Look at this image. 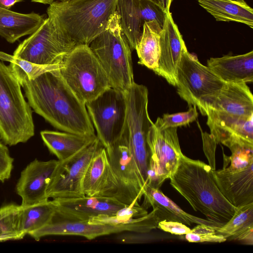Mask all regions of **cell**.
I'll return each mask as SVG.
<instances>
[{
	"label": "cell",
	"instance_id": "cell-2",
	"mask_svg": "<svg viewBox=\"0 0 253 253\" xmlns=\"http://www.w3.org/2000/svg\"><path fill=\"white\" fill-rule=\"evenodd\" d=\"M213 169L205 163L182 154L169 178L170 184L194 211L201 212L210 221L224 224L233 216L237 208L219 190Z\"/></svg>",
	"mask_w": 253,
	"mask_h": 253
},
{
	"label": "cell",
	"instance_id": "cell-14",
	"mask_svg": "<svg viewBox=\"0 0 253 253\" xmlns=\"http://www.w3.org/2000/svg\"><path fill=\"white\" fill-rule=\"evenodd\" d=\"M225 84L197 58L185 51L177 68L176 86L179 96L190 106L220 90Z\"/></svg>",
	"mask_w": 253,
	"mask_h": 253
},
{
	"label": "cell",
	"instance_id": "cell-40",
	"mask_svg": "<svg viewBox=\"0 0 253 253\" xmlns=\"http://www.w3.org/2000/svg\"><path fill=\"white\" fill-rule=\"evenodd\" d=\"M33 2L41 3L44 4H50L55 0H31Z\"/></svg>",
	"mask_w": 253,
	"mask_h": 253
},
{
	"label": "cell",
	"instance_id": "cell-3",
	"mask_svg": "<svg viewBox=\"0 0 253 253\" xmlns=\"http://www.w3.org/2000/svg\"><path fill=\"white\" fill-rule=\"evenodd\" d=\"M117 0H55L46 12L77 45H89L106 29L116 11Z\"/></svg>",
	"mask_w": 253,
	"mask_h": 253
},
{
	"label": "cell",
	"instance_id": "cell-20",
	"mask_svg": "<svg viewBox=\"0 0 253 253\" xmlns=\"http://www.w3.org/2000/svg\"><path fill=\"white\" fill-rule=\"evenodd\" d=\"M160 56L154 72L171 85L176 86L177 68L187 48L169 12L166 14L160 39Z\"/></svg>",
	"mask_w": 253,
	"mask_h": 253
},
{
	"label": "cell",
	"instance_id": "cell-24",
	"mask_svg": "<svg viewBox=\"0 0 253 253\" xmlns=\"http://www.w3.org/2000/svg\"><path fill=\"white\" fill-rule=\"evenodd\" d=\"M45 18L35 12L23 14L0 7V36L13 43L20 38L34 33Z\"/></svg>",
	"mask_w": 253,
	"mask_h": 253
},
{
	"label": "cell",
	"instance_id": "cell-38",
	"mask_svg": "<svg viewBox=\"0 0 253 253\" xmlns=\"http://www.w3.org/2000/svg\"><path fill=\"white\" fill-rule=\"evenodd\" d=\"M22 1L23 0H0V7L9 9L16 3Z\"/></svg>",
	"mask_w": 253,
	"mask_h": 253
},
{
	"label": "cell",
	"instance_id": "cell-26",
	"mask_svg": "<svg viewBox=\"0 0 253 253\" xmlns=\"http://www.w3.org/2000/svg\"><path fill=\"white\" fill-rule=\"evenodd\" d=\"M217 21H234L253 28V9L244 0H198Z\"/></svg>",
	"mask_w": 253,
	"mask_h": 253
},
{
	"label": "cell",
	"instance_id": "cell-34",
	"mask_svg": "<svg viewBox=\"0 0 253 253\" xmlns=\"http://www.w3.org/2000/svg\"><path fill=\"white\" fill-rule=\"evenodd\" d=\"M216 229L211 226L197 224L185 234V238L191 243H222L226 241L223 236L217 233Z\"/></svg>",
	"mask_w": 253,
	"mask_h": 253
},
{
	"label": "cell",
	"instance_id": "cell-19",
	"mask_svg": "<svg viewBox=\"0 0 253 253\" xmlns=\"http://www.w3.org/2000/svg\"><path fill=\"white\" fill-rule=\"evenodd\" d=\"M58 162L56 160L42 161L35 159L22 170L16 186V192L22 198V207L48 199L46 189Z\"/></svg>",
	"mask_w": 253,
	"mask_h": 253
},
{
	"label": "cell",
	"instance_id": "cell-41",
	"mask_svg": "<svg viewBox=\"0 0 253 253\" xmlns=\"http://www.w3.org/2000/svg\"></svg>",
	"mask_w": 253,
	"mask_h": 253
},
{
	"label": "cell",
	"instance_id": "cell-35",
	"mask_svg": "<svg viewBox=\"0 0 253 253\" xmlns=\"http://www.w3.org/2000/svg\"><path fill=\"white\" fill-rule=\"evenodd\" d=\"M13 159L10 156L8 148L0 142V181L9 179L13 169Z\"/></svg>",
	"mask_w": 253,
	"mask_h": 253
},
{
	"label": "cell",
	"instance_id": "cell-9",
	"mask_svg": "<svg viewBox=\"0 0 253 253\" xmlns=\"http://www.w3.org/2000/svg\"><path fill=\"white\" fill-rule=\"evenodd\" d=\"M126 101V127L129 147L146 181L150 160L147 136L153 122L148 112L147 88L135 82L125 92Z\"/></svg>",
	"mask_w": 253,
	"mask_h": 253
},
{
	"label": "cell",
	"instance_id": "cell-23",
	"mask_svg": "<svg viewBox=\"0 0 253 253\" xmlns=\"http://www.w3.org/2000/svg\"><path fill=\"white\" fill-rule=\"evenodd\" d=\"M207 66L226 83L253 81V51L237 55H224L208 60Z\"/></svg>",
	"mask_w": 253,
	"mask_h": 253
},
{
	"label": "cell",
	"instance_id": "cell-11",
	"mask_svg": "<svg viewBox=\"0 0 253 253\" xmlns=\"http://www.w3.org/2000/svg\"><path fill=\"white\" fill-rule=\"evenodd\" d=\"M97 137L107 149L123 134L126 124L125 92L110 87L85 104Z\"/></svg>",
	"mask_w": 253,
	"mask_h": 253
},
{
	"label": "cell",
	"instance_id": "cell-4",
	"mask_svg": "<svg viewBox=\"0 0 253 253\" xmlns=\"http://www.w3.org/2000/svg\"><path fill=\"white\" fill-rule=\"evenodd\" d=\"M207 116L213 138L238 127L253 116V96L246 83H226L217 92L202 98L197 106Z\"/></svg>",
	"mask_w": 253,
	"mask_h": 253
},
{
	"label": "cell",
	"instance_id": "cell-12",
	"mask_svg": "<svg viewBox=\"0 0 253 253\" xmlns=\"http://www.w3.org/2000/svg\"><path fill=\"white\" fill-rule=\"evenodd\" d=\"M147 143L150 157L146 184L159 189L174 172L183 154L177 127L162 129L153 123L148 134Z\"/></svg>",
	"mask_w": 253,
	"mask_h": 253
},
{
	"label": "cell",
	"instance_id": "cell-5",
	"mask_svg": "<svg viewBox=\"0 0 253 253\" xmlns=\"http://www.w3.org/2000/svg\"><path fill=\"white\" fill-rule=\"evenodd\" d=\"M32 112L21 85L8 66L0 61V138L9 146L34 135Z\"/></svg>",
	"mask_w": 253,
	"mask_h": 253
},
{
	"label": "cell",
	"instance_id": "cell-1",
	"mask_svg": "<svg viewBox=\"0 0 253 253\" xmlns=\"http://www.w3.org/2000/svg\"><path fill=\"white\" fill-rule=\"evenodd\" d=\"M8 67L23 88L29 105L36 113L64 132L95 135L85 104L66 83L59 68L29 79L17 67L11 64Z\"/></svg>",
	"mask_w": 253,
	"mask_h": 253
},
{
	"label": "cell",
	"instance_id": "cell-15",
	"mask_svg": "<svg viewBox=\"0 0 253 253\" xmlns=\"http://www.w3.org/2000/svg\"><path fill=\"white\" fill-rule=\"evenodd\" d=\"M105 149L111 168L129 205H139L146 181L131 153L126 126L121 137Z\"/></svg>",
	"mask_w": 253,
	"mask_h": 253
},
{
	"label": "cell",
	"instance_id": "cell-8",
	"mask_svg": "<svg viewBox=\"0 0 253 253\" xmlns=\"http://www.w3.org/2000/svg\"><path fill=\"white\" fill-rule=\"evenodd\" d=\"M76 45L48 16L34 33L18 45L13 55L38 65H60Z\"/></svg>",
	"mask_w": 253,
	"mask_h": 253
},
{
	"label": "cell",
	"instance_id": "cell-33",
	"mask_svg": "<svg viewBox=\"0 0 253 253\" xmlns=\"http://www.w3.org/2000/svg\"><path fill=\"white\" fill-rule=\"evenodd\" d=\"M198 116L197 106H191L186 112L164 114L162 118L158 117L155 123L162 129L170 127H177L194 121Z\"/></svg>",
	"mask_w": 253,
	"mask_h": 253
},
{
	"label": "cell",
	"instance_id": "cell-13",
	"mask_svg": "<svg viewBox=\"0 0 253 253\" xmlns=\"http://www.w3.org/2000/svg\"><path fill=\"white\" fill-rule=\"evenodd\" d=\"M103 147L97 138L71 157L59 161L46 189L47 198H75L85 196L82 188L84 174L92 158Z\"/></svg>",
	"mask_w": 253,
	"mask_h": 253
},
{
	"label": "cell",
	"instance_id": "cell-25",
	"mask_svg": "<svg viewBox=\"0 0 253 253\" xmlns=\"http://www.w3.org/2000/svg\"><path fill=\"white\" fill-rule=\"evenodd\" d=\"M42 138L51 153L58 161L65 160L95 141V135H81L50 130L41 132Z\"/></svg>",
	"mask_w": 253,
	"mask_h": 253
},
{
	"label": "cell",
	"instance_id": "cell-37",
	"mask_svg": "<svg viewBox=\"0 0 253 253\" xmlns=\"http://www.w3.org/2000/svg\"><path fill=\"white\" fill-rule=\"evenodd\" d=\"M161 7L166 12H169L172 0H148Z\"/></svg>",
	"mask_w": 253,
	"mask_h": 253
},
{
	"label": "cell",
	"instance_id": "cell-30",
	"mask_svg": "<svg viewBox=\"0 0 253 253\" xmlns=\"http://www.w3.org/2000/svg\"><path fill=\"white\" fill-rule=\"evenodd\" d=\"M148 214L147 211L139 205L126 206L119 210L113 215H101L94 217L89 221V223L121 224L130 223L136 218L142 217Z\"/></svg>",
	"mask_w": 253,
	"mask_h": 253
},
{
	"label": "cell",
	"instance_id": "cell-21",
	"mask_svg": "<svg viewBox=\"0 0 253 253\" xmlns=\"http://www.w3.org/2000/svg\"><path fill=\"white\" fill-rule=\"evenodd\" d=\"M216 184L224 197L236 208L253 203V162L239 169H213Z\"/></svg>",
	"mask_w": 253,
	"mask_h": 253
},
{
	"label": "cell",
	"instance_id": "cell-29",
	"mask_svg": "<svg viewBox=\"0 0 253 253\" xmlns=\"http://www.w3.org/2000/svg\"><path fill=\"white\" fill-rule=\"evenodd\" d=\"M56 209L53 201L48 199L27 207L20 206L19 231L21 239L50 222L55 214Z\"/></svg>",
	"mask_w": 253,
	"mask_h": 253
},
{
	"label": "cell",
	"instance_id": "cell-10",
	"mask_svg": "<svg viewBox=\"0 0 253 253\" xmlns=\"http://www.w3.org/2000/svg\"><path fill=\"white\" fill-rule=\"evenodd\" d=\"M161 220L154 209L133 221L121 224H93L88 221L56 219L52 217L42 228L28 234L37 241L49 235H74L93 240L100 236L123 232L148 233L157 228Z\"/></svg>",
	"mask_w": 253,
	"mask_h": 253
},
{
	"label": "cell",
	"instance_id": "cell-28",
	"mask_svg": "<svg viewBox=\"0 0 253 253\" xmlns=\"http://www.w3.org/2000/svg\"><path fill=\"white\" fill-rule=\"evenodd\" d=\"M162 27L155 21L145 22L140 39L135 47L138 63L153 71L157 68L160 56V39Z\"/></svg>",
	"mask_w": 253,
	"mask_h": 253
},
{
	"label": "cell",
	"instance_id": "cell-17",
	"mask_svg": "<svg viewBox=\"0 0 253 253\" xmlns=\"http://www.w3.org/2000/svg\"><path fill=\"white\" fill-rule=\"evenodd\" d=\"M85 196L111 198L129 206L111 168L106 150L102 147L90 161L82 182Z\"/></svg>",
	"mask_w": 253,
	"mask_h": 253
},
{
	"label": "cell",
	"instance_id": "cell-27",
	"mask_svg": "<svg viewBox=\"0 0 253 253\" xmlns=\"http://www.w3.org/2000/svg\"><path fill=\"white\" fill-rule=\"evenodd\" d=\"M226 241L253 245V203L237 208L233 216L216 230Z\"/></svg>",
	"mask_w": 253,
	"mask_h": 253
},
{
	"label": "cell",
	"instance_id": "cell-39",
	"mask_svg": "<svg viewBox=\"0 0 253 253\" xmlns=\"http://www.w3.org/2000/svg\"><path fill=\"white\" fill-rule=\"evenodd\" d=\"M16 205L11 204L0 208V218L12 210Z\"/></svg>",
	"mask_w": 253,
	"mask_h": 253
},
{
	"label": "cell",
	"instance_id": "cell-32",
	"mask_svg": "<svg viewBox=\"0 0 253 253\" xmlns=\"http://www.w3.org/2000/svg\"><path fill=\"white\" fill-rule=\"evenodd\" d=\"M0 60L7 61L22 71L29 79H32L42 73L49 70L60 68L61 64L54 65H41L29 61L17 58L13 55H10L0 51Z\"/></svg>",
	"mask_w": 253,
	"mask_h": 253
},
{
	"label": "cell",
	"instance_id": "cell-7",
	"mask_svg": "<svg viewBox=\"0 0 253 253\" xmlns=\"http://www.w3.org/2000/svg\"><path fill=\"white\" fill-rule=\"evenodd\" d=\"M59 71L67 85L85 104L111 87L106 72L88 45H76L64 58Z\"/></svg>",
	"mask_w": 253,
	"mask_h": 253
},
{
	"label": "cell",
	"instance_id": "cell-22",
	"mask_svg": "<svg viewBox=\"0 0 253 253\" xmlns=\"http://www.w3.org/2000/svg\"><path fill=\"white\" fill-rule=\"evenodd\" d=\"M143 196L144 197L143 207H152L156 211L161 221H177L188 226L192 224L205 225L216 229L224 225L185 212L159 189L152 188L146 184Z\"/></svg>",
	"mask_w": 253,
	"mask_h": 253
},
{
	"label": "cell",
	"instance_id": "cell-6",
	"mask_svg": "<svg viewBox=\"0 0 253 253\" xmlns=\"http://www.w3.org/2000/svg\"><path fill=\"white\" fill-rule=\"evenodd\" d=\"M89 46L106 72L111 87L127 91L134 83L131 49L116 11L104 31Z\"/></svg>",
	"mask_w": 253,
	"mask_h": 253
},
{
	"label": "cell",
	"instance_id": "cell-18",
	"mask_svg": "<svg viewBox=\"0 0 253 253\" xmlns=\"http://www.w3.org/2000/svg\"><path fill=\"white\" fill-rule=\"evenodd\" d=\"M52 200L56 207L53 218L70 221H88L101 215H113L127 206L113 198L86 196Z\"/></svg>",
	"mask_w": 253,
	"mask_h": 253
},
{
	"label": "cell",
	"instance_id": "cell-31",
	"mask_svg": "<svg viewBox=\"0 0 253 253\" xmlns=\"http://www.w3.org/2000/svg\"><path fill=\"white\" fill-rule=\"evenodd\" d=\"M20 206L14 208L0 218V242L22 239L19 231Z\"/></svg>",
	"mask_w": 253,
	"mask_h": 253
},
{
	"label": "cell",
	"instance_id": "cell-16",
	"mask_svg": "<svg viewBox=\"0 0 253 253\" xmlns=\"http://www.w3.org/2000/svg\"><path fill=\"white\" fill-rule=\"evenodd\" d=\"M116 11L131 50L140 39L144 23L155 21L162 27L167 13L148 0H118Z\"/></svg>",
	"mask_w": 253,
	"mask_h": 253
},
{
	"label": "cell",
	"instance_id": "cell-36",
	"mask_svg": "<svg viewBox=\"0 0 253 253\" xmlns=\"http://www.w3.org/2000/svg\"><path fill=\"white\" fill-rule=\"evenodd\" d=\"M157 228L174 235H185L191 230L187 225L177 221L162 220L159 222Z\"/></svg>",
	"mask_w": 253,
	"mask_h": 253
}]
</instances>
